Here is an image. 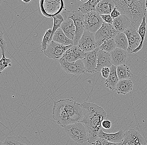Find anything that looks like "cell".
<instances>
[{
  "instance_id": "obj_1",
  "label": "cell",
  "mask_w": 147,
  "mask_h": 145,
  "mask_svg": "<svg viewBox=\"0 0 147 145\" xmlns=\"http://www.w3.org/2000/svg\"><path fill=\"white\" fill-rule=\"evenodd\" d=\"M83 117L82 104L69 99H61L54 103L52 117L62 127L81 122Z\"/></svg>"
},
{
  "instance_id": "obj_2",
  "label": "cell",
  "mask_w": 147,
  "mask_h": 145,
  "mask_svg": "<svg viewBox=\"0 0 147 145\" xmlns=\"http://www.w3.org/2000/svg\"><path fill=\"white\" fill-rule=\"evenodd\" d=\"M84 117L82 123L87 129L90 144H92L97 139V135L102 129V123L107 117V113L102 107L95 104L84 102L82 104Z\"/></svg>"
},
{
  "instance_id": "obj_3",
  "label": "cell",
  "mask_w": 147,
  "mask_h": 145,
  "mask_svg": "<svg viewBox=\"0 0 147 145\" xmlns=\"http://www.w3.org/2000/svg\"><path fill=\"white\" fill-rule=\"evenodd\" d=\"M115 6L121 14L126 16L138 30L143 18L146 16V0H115Z\"/></svg>"
},
{
  "instance_id": "obj_4",
  "label": "cell",
  "mask_w": 147,
  "mask_h": 145,
  "mask_svg": "<svg viewBox=\"0 0 147 145\" xmlns=\"http://www.w3.org/2000/svg\"><path fill=\"white\" fill-rule=\"evenodd\" d=\"M64 128L69 138L75 142L82 144L89 141L88 132L82 122L69 125Z\"/></svg>"
},
{
  "instance_id": "obj_5",
  "label": "cell",
  "mask_w": 147,
  "mask_h": 145,
  "mask_svg": "<svg viewBox=\"0 0 147 145\" xmlns=\"http://www.w3.org/2000/svg\"><path fill=\"white\" fill-rule=\"evenodd\" d=\"M39 4L42 14L47 18H53L64 9V2L61 0H41Z\"/></svg>"
},
{
  "instance_id": "obj_6",
  "label": "cell",
  "mask_w": 147,
  "mask_h": 145,
  "mask_svg": "<svg viewBox=\"0 0 147 145\" xmlns=\"http://www.w3.org/2000/svg\"><path fill=\"white\" fill-rule=\"evenodd\" d=\"M64 13L67 17L66 19H71L74 22L76 27V32L75 38L74 41V46H77L85 31L84 22V15L79 11H69L66 10L64 11Z\"/></svg>"
},
{
  "instance_id": "obj_7",
  "label": "cell",
  "mask_w": 147,
  "mask_h": 145,
  "mask_svg": "<svg viewBox=\"0 0 147 145\" xmlns=\"http://www.w3.org/2000/svg\"><path fill=\"white\" fill-rule=\"evenodd\" d=\"M84 22L85 30L94 34L105 23L100 15L95 11L84 15Z\"/></svg>"
},
{
  "instance_id": "obj_8",
  "label": "cell",
  "mask_w": 147,
  "mask_h": 145,
  "mask_svg": "<svg viewBox=\"0 0 147 145\" xmlns=\"http://www.w3.org/2000/svg\"><path fill=\"white\" fill-rule=\"evenodd\" d=\"M118 33L113 25L104 23L95 34V39L98 47L101 46L105 41L114 38Z\"/></svg>"
},
{
  "instance_id": "obj_9",
  "label": "cell",
  "mask_w": 147,
  "mask_h": 145,
  "mask_svg": "<svg viewBox=\"0 0 147 145\" xmlns=\"http://www.w3.org/2000/svg\"><path fill=\"white\" fill-rule=\"evenodd\" d=\"M73 46L70 45L66 46L51 41L48 43L47 47L44 54L49 58L59 60L62 57L65 52Z\"/></svg>"
},
{
  "instance_id": "obj_10",
  "label": "cell",
  "mask_w": 147,
  "mask_h": 145,
  "mask_svg": "<svg viewBox=\"0 0 147 145\" xmlns=\"http://www.w3.org/2000/svg\"><path fill=\"white\" fill-rule=\"evenodd\" d=\"M77 46L85 53L95 50L98 47L95 39V34L85 30Z\"/></svg>"
},
{
  "instance_id": "obj_11",
  "label": "cell",
  "mask_w": 147,
  "mask_h": 145,
  "mask_svg": "<svg viewBox=\"0 0 147 145\" xmlns=\"http://www.w3.org/2000/svg\"><path fill=\"white\" fill-rule=\"evenodd\" d=\"M62 69L67 73L75 75H80L87 73L82 59L75 62H69L59 61Z\"/></svg>"
},
{
  "instance_id": "obj_12",
  "label": "cell",
  "mask_w": 147,
  "mask_h": 145,
  "mask_svg": "<svg viewBox=\"0 0 147 145\" xmlns=\"http://www.w3.org/2000/svg\"><path fill=\"white\" fill-rule=\"evenodd\" d=\"M128 39L129 46L127 52L129 54L132 53L139 46L141 42V38L139 34L138 30L131 26L124 32Z\"/></svg>"
},
{
  "instance_id": "obj_13",
  "label": "cell",
  "mask_w": 147,
  "mask_h": 145,
  "mask_svg": "<svg viewBox=\"0 0 147 145\" xmlns=\"http://www.w3.org/2000/svg\"><path fill=\"white\" fill-rule=\"evenodd\" d=\"M123 144V145H146L144 138L140 133L133 128L126 131Z\"/></svg>"
},
{
  "instance_id": "obj_14",
  "label": "cell",
  "mask_w": 147,
  "mask_h": 145,
  "mask_svg": "<svg viewBox=\"0 0 147 145\" xmlns=\"http://www.w3.org/2000/svg\"><path fill=\"white\" fill-rule=\"evenodd\" d=\"M86 53L83 52L78 46H73L64 53L58 61L65 62H75L78 60H83L85 58Z\"/></svg>"
},
{
  "instance_id": "obj_15",
  "label": "cell",
  "mask_w": 147,
  "mask_h": 145,
  "mask_svg": "<svg viewBox=\"0 0 147 145\" xmlns=\"http://www.w3.org/2000/svg\"><path fill=\"white\" fill-rule=\"evenodd\" d=\"M99 47L92 52L86 53L85 58L83 59L87 73L96 72L97 64V52Z\"/></svg>"
},
{
  "instance_id": "obj_16",
  "label": "cell",
  "mask_w": 147,
  "mask_h": 145,
  "mask_svg": "<svg viewBox=\"0 0 147 145\" xmlns=\"http://www.w3.org/2000/svg\"><path fill=\"white\" fill-rule=\"evenodd\" d=\"M125 132L123 130H120L116 133H106L101 129L98 133L97 138L104 139L111 143H123Z\"/></svg>"
},
{
  "instance_id": "obj_17",
  "label": "cell",
  "mask_w": 147,
  "mask_h": 145,
  "mask_svg": "<svg viewBox=\"0 0 147 145\" xmlns=\"http://www.w3.org/2000/svg\"><path fill=\"white\" fill-rule=\"evenodd\" d=\"M97 64L96 72L100 71L105 67L110 68L113 65L110 53L98 48L97 52Z\"/></svg>"
},
{
  "instance_id": "obj_18",
  "label": "cell",
  "mask_w": 147,
  "mask_h": 145,
  "mask_svg": "<svg viewBox=\"0 0 147 145\" xmlns=\"http://www.w3.org/2000/svg\"><path fill=\"white\" fill-rule=\"evenodd\" d=\"M110 53L113 65L117 67L121 65H126L129 54L127 51L116 48Z\"/></svg>"
},
{
  "instance_id": "obj_19",
  "label": "cell",
  "mask_w": 147,
  "mask_h": 145,
  "mask_svg": "<svg viewBox=\"0 0 147 145\" xmlns=\"http://www.w3.org/2000/svg\"><path fill=\"white\" fill-rule=\"evenodd\" d=\"M115 7L114 1L102 0L96 5L95 11L100 15L111 14Z\"/></svg>"
},
{
  "instance_id": "obj_20",
  "label": "cell",
  "mask_w": 147,
  "mask_h": 145,
  "mask_svg": "<svg viewBox=\"0 0 147 145\" xmlns=\"http://www.w3.org/2000/svg\"><path fill=\"white\" fill-rule=\"evenodd\" d=\"M61 28L66 36L74 42L76 35V27L73 20L70 19H64Z\"/></svg>"
},
{
  "instance_id": "obj_21",
  "label": "cell",
  "mask_w": 147,
  "mask_h": 145,
  "mask_svg": "<svg viewBox=\"0 0 147 145\" xmlns=\"http://www.w3.org/2000/svg\"><path fill=\"white\" fill-rule=\"evenodd\" d=\"M113 25L118 32L124 33L132 26V24L125 16L122 14L114 19Z\"/></svg>"
},
{
  "instance_id": "obj_22",
  "label": "cell",
  "mask_w": 147,
  "mask_h": 145,
  "mask_svg": "<svg viewBox=\"0 0 147 145\" xmlns=\"http://www.w3.org/2000/svg\"><path fill=\"white\" fill-rule=\"evenodd\" d=\"M133 88V83L131 80H119L115 90L118 94L125 95L130 92Z\"/></svg>"
},
{
  "instance_id": "obj_23",
  "label": "cell",
  "mask_w": 147,
  "mask_h": 145,
  "mask_svg": "<svg viewBox=\"0 0 147 145\" xmlns=\"http://www.w3.org/2000/svg\"><path fill=\"white\" fill-rule=\"evenodd\" d=\"M110 75L108 78L106 80L105 84L110 90L113 91L115 89L117 84L119 80L117 73L116 67L113 65L110 67Z\"/></svg>"
},
{
  "instance_id": "obj_24",
  "label": "cell",
  "mask_w": 147,
  "mask_h": 145,
  "mask_svg": "<svg viewBox=\"0 0 147 145\" xmlns=\"http://www.w3.org/2000/svg\"><path fill=\"white\" fill-rule=\"evenodd\" d=\"M5 145H32L27 137L24 136H11L4 140Z\"/></svg>"
},
{
  "instance_id": "obj_25",
  "label": "cell",
  "mask_w": 147,
  "mask_h": 145,
  "mask_svg": "<svg viewBox=\"0 0 147 145\" xmlns=\"http://www.w3.org/2000/svg\"><path fill=\"white\" fill-rule=\"evenodd\" d=\"M52 41L66 46L73 45L74 42L66 36L61 28H59L54 34Z\"/></svg>"
},
{
  "instance_id": "obj_26",
  "label": "cell",
  "mask_w": 147,
  "mask_h": 145,
  "mask_svg": "<svg viewBox=\"0 0 147 145\" xmlns=\"http://www.w3.org/2000/svg\"><path fill=\"white\" fill-rule=\"evenodd\" d=\"M100 1V0H90L87 2L82 3L78 8V11L83 15L95 11L96 5Z\"/></svg>"
},
{
  "instance_id": "obj_27",
  "label": "cell",
  "mask_w": 147,
  "mask_h": 145,
  "mask_svg": "<svg viewBox=\"0 0 147 145\" xmlns=\"http://www.w3.org/2000/svg\"><path fill=\"white\" fill-rule=\"evenodd\" d=\"M117 73L119 80H130L133 74L129 67L126 65H121L116 67Z\"/></svg>"
},
{
  "instance_id": "obj_28",
  "label": "cell",
  "mask_w": 147,
  "mask_h": 145,
  "mask_svg": "<svg viewBox=\"0 0 147 145\" xmlns=\"http://www.w3.org/2000/svg\"><path fill=\"white\" fill-rule=\"evenodd\" d=\"M116 48L127 51L128 48V39L124 33H118L114 38Z\"/></svg>"
},
{
  "instance_id": "obj_29",
  "label": "cell",
  "mask_w": 147,
  "mask_h": 145,
  "mask_svg": "<svg viewBox=\"0 0 147 145\" xmlns=\"http://www.w3.org/2000/svg\"><path fill=\"white\" fill-rule=\"evenodd\" d=\"M146 16H145L143 18L142 23L140 26L138 30V33L141 38V43H140L139 46L132 52L133 54H136L139 51L141 50L143 46V44H144V40H145V37H146V32L147 23L146 22Z\"/></svg>"
},
{
  "instance_id": "obj_30",
  "label": "cell",
  "mask_w": 147,
  "mask_h": 145,
  "mask_svg": "<svg viewBox=\"0 0 147 145\" xmlns=\"http://www.w3.org/2000/svg\"><path fill=\"white\" fill-rule=\"evenodd\" d=\"M53 19H54V26H53V28H52V34H51V36L48 43L52 41V38H53L54 34L57 29L61 28L62 23L64 21V17L61 14L54 16L53 17Z\"/></svg>"
},
{
  "instance_id": "obj_31",
  "label": "cell",
  "mask_w": 147,
  "mask_h": 145,
  "mask_svg": "<svg viewBox=\"0 0 147 145\" xmlns=\"http://www.w3.org/2000/svg\"><path fill=\"white\" fill-rule=\"evenodd\" d=\"M99 48L101 50H103L105 52H109V53L112 52L116 48V45L114 38H111L105 41Z\"/></svg>"
},
{
  "instance_id": "obj_32",
  "label": "cell",
  "mask_w": 147,
  "mask_h": 145,
  "mask_svg": "<svg viewBox=\"0 0 147 145\" xmlns=\"http://www.w3.org/2000/svg\"><path fill=\"white\" fill-rule=\"evenodd\" d=\"M52 29H48L45 33L41 42V52H44L45 51L47 47L48 43L50 39L51 34H52Z\"/></svg>"
},
{
  "instance_id": "obj_33",
  "label": "cell",
  "mask_w": 147,
  "mask_h": 145,
  "mask_svg": "<svg viewBox=\"0 0 147 145\" xmlns=\"http://www.w3.org/2000/svg\"><path fill=\"white\" fill-rule=\"evenodd\" d=\"M11 66V59L6 58L5 55H2V57L0 61V74H2L3 71L5 68H7Z\"/></svg>"
},
{
  "instance_id": "obj_34",
  "label": "cell",
  "mask_w": 147,
  "mask_h": 145,
  "mask_svg": "<svg viewBox=\"0 0 147 145\" xmlns=\"http://www.w3.org/2000/svg\"><path fill=\"white\" fill-rule=\"evenodd\" d=\"M92 145H123V143H113L109 142L107 140L97 138V140L92 144Z\"/></svg>"
},
{
  "instance_id": "obj_35",
  "label": "cell",
  "mask_w": 147,
  "mask_h": 145,
  "mask_svg": "<svg viewBox=\"0 0 147 145\" xmlns=\"http://www.w3.org/2000/svg\"><path fill=\"white\" fill-rule=\"evenodd\" d=\"M0 47L1 50L2 55H5L6 51V42L3 38V33L1 31L0 34Z\"/></svg>"
},
{
  "instance_id": "obj_36",
  "label": "cell",
  "mask_w": 147,
  "mask_h": 145,
  "mask_svg": "<svg viewBox=\"0 0 147 145\" xmlns=\"http://www.w3.org/2000/svg\"><path fill=\"white\" fill-rule=\"evenodd\" d=\"M101 18L105 23L110 24L113 25V19L111 16V15H102Z\"/></svg>"
},
{
  "instance_id": "obj_37",
  "label": "cell",
  "mask_w": 147,
  "mask_h": 145,
  "mask_svg": "<svg viewBox=\"0 0 147 145\" xmlns=\"http://www.w3.org/2000/svg\"><path fill=\"white\" fill-rule=\"evenodd\" d=\"M110 68L108 67H105L102 69L101 71V74L103 78L107 79L110 75Z\"/></svg>"
},
{
  "instance_id": "obj_38",
  "label": "cell",
  "mask_w": 147,
  "mask_h": 145,
  "mask_svg": "<svg viewBox=\"0 0 147 145\" xmlns=\"http://www.w3.org/2000/svg\"><path fill=\"white\" fill-rule=\"evenodd\" d=\"M110 15H111V16H112V18H113V19L114 20V19L118 18V17H119L120 16H121L122 14H121V13L119 12L117 7L115 6V7L114 9L113 10V11L112 12Z\"/></svg>"
},
{
  "instance_id": "obj_39",
  "label": "cell",
  "mask_w": 147,
  "mask_h": 145,
  "mask_svg": "<svg viewBox=\"0 0 147 145\" xmlns=\"http://www.w3.org/2000/svg\"><path fill=\"white\" fill-rule=\"evenodd\" d=\"M102 126L104 129L108 130L112 126V122L108 120H104L102 122Z\"/></svg>"
},
{
  "instance_id": "obj_40",
  "label": "cell",
  "mask_w": 147,
  "mask_h": 145,
  "mask_svg": "<svg viewBox=\"0 0 147 145\" xmlns=\"http://www.w3.org/2000/svg\"><path fill=\"white\" fill-rule=\"evenodd\" d=\"M22 1L24 3H28L30 2L31 1H25V0H22Z\"/></svg>"
},
{
  "instance_id": "obj_41",
  "label": "cell",
  "mask_w": 147,
  "mask_h": 145,
  "mask_svg": "<svg viewBox=\"0 0 147 145\" xmlns=\"http://www.w3.org/2000/svg\"><path fill=\"white\" fill-rule=\"evenodd\" d=\"M0 145H5V144L3 142L1 141V142H0Z\"/></svg>"
},
{
  "instance_id": "obj_42",
  "label": "cell",
  "mask_w": 147,
  "mask_h": 145,
  "mask_svg": "<svg viewBox=\"0 0 147 145\" xmlns=\"http://www.w3.org/2000/svg\"><path fill=\"white\" fill-rule=\"evenodd\" d=\"M146 12L147 14V0L146 1Z\"/></svg>"
}]
</instances>
